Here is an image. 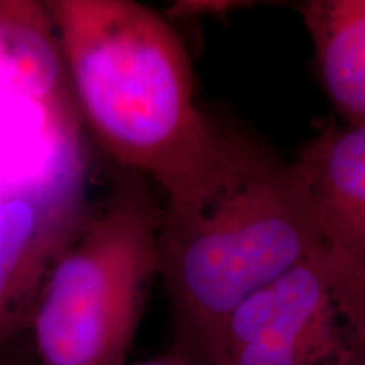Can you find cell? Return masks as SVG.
<instances>
[{"label":"cell","mask_w":365,"mask_h":365,"mask_svg":"<svg viewBox=\"0 0 365 365\" xmlns=\"http://www.w3.org/2000/svg\"><path fill=\"white\" fill-rule=\"evenodd\" d=\"M322 249L294 161L242 140L227 180L196 215L163 218L159 276L171 303L173 349L212 365L242 301Z\"/></svg>","instance_id":"7a4b0ae2"},{"label":"cell","mask_w":365,"mask_h":365,"mask_svg":"<svg viewBox=\"0 0 365 365\" xmlns=\"http://www.w3.org/2000/svg\"><path fill=\"white\" fill-rule=\"evenodd\" d=\"M354 340L319 249L242 301L223 327L212 365H336Z\"/></svg>","instance_id":"5b68a950"},{"label":"cell","mask_w":365,"mask_h":365,"mask_svg":"<svg viewBox=\"0 0 365 365\" xmlns=\"http://www.w3.org/2000/svg\"><path fill=\"white\" fill-rule=\"evenodd\" d=\"M239 6H245V4L239 2H178L175 7L171 9V12L175 16H193V14H208V12H225L232 11V9H237Z\"/></svg>","instance_id":"9c48e42d"},{"label":"cell","mask_w":365,"mask_h":365,"mask_svg":"<svg viewBox=\"0 0 365 365\" xmlns=\"http://www.w3.org/2000/svg\"><path fill=\"white\" fill-rule=\"evenodd\" d=\"M46 6L81 124L112 161L161 188L164 220L196 215L225 182L242 140L200 110L170 21L132 0Z\"/></svg>","instance_id":"6da1fadb"},{"label":"cell","mask_w":365,"mask_h":365,"mask_svg":"<svg viewBox=\"0 0 365 365\" xmlns=\"http://www.w3.org/2000/svg\"><path fill=\"white\" fill-rule=\"evenodd\" d=\"M125 173L46 277L29 327L38 365H125L164 218L149 181Z\"/></svg>","instance_id":"3957f363"},{"label":"cell","mask_w":365,"mask_h":365,"mask_svg":"<svg viewBox=\"0 0 365 365\" xmlns=\"http://www.w3.org/2000/svg\"><path fill=\"white\" fill-rule=\"evenodd\" d=\"M130 365H200V364H196L195 360L186 357V355L178 352V350L171 349V352L164 354V355H161V357L148 359V360H143V362H135Z\"/></svg>","instance_id":"30bf717a"},{"label":"cell","mask_w":365,"mask_h":365,"mask_svg":"<svg viewBox=\"0 0 365 365\" xmlns=\"http://www.w3.org/2000/svg\"><path fill=\"white\" fill-rule=\"evenodd\" d=\"M90 215L81 143L56 149L39 176L0 195V352L31 327L54 261Z\"/></svg>","instance_id":"277c9868"},{"label":"cell","mask_w":365,"mask_h":365,"mask_svg":"<svg viewBox=\"0 0 365 365\" xmlns=\"http://www.w3.org/2000/svg\"><path fill=\"white\" fill-rule=\"evenodd\" d=\"M328 98L345 125H365V0L299 6Z\"/></svg>","instance_id":"ba28073f"},{"label":"cell","mask_w":365,"mask_h":365,"mask_svg":"<svg viewBox=\"0 0 365 365\" xmlns=\"http://www.w3.org/2000/svg\"><path fill=\"white\" fill-rule=\"evenodd\" d=\"M293 161L341 309L360 335L365 333V125H330Z\"/></svg>","instance_id":"8992f818"},{"label":"cell","mask_w":365,"mask_h":365,"mask_svg":"<svg viewBox=\"0 0 365 365\" xmlns=\"http://www.w3.org/2000/svg\"><path fill=\"white\" fill-rule=\"evenodd\" d=\"M336 365H365V333L355 335L350 350Z\"/></svg>","instance_id":"8fae6325"},{"label":"cell","mask_w":365,"mask_h":365,"mask_svg":"<svg viewBox=\"0 0 365 365\" xmlns=\"http://www.w3.org/2000/svg\"><path fill=\"white\" fill-rule=\"evenodd\" d=\"M0 71L36 105L48 143L81 139V118L46 2L0 0Z\"/></svg>","instance_id":"52a82bcc"}]
</instances>
